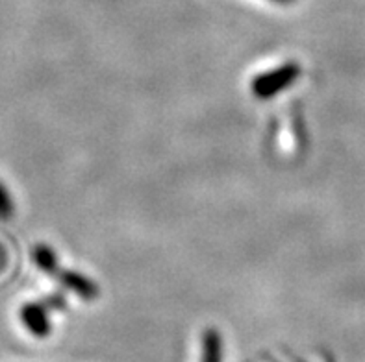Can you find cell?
I'll return each instance as SVG.
<instances>
[{"mask_svg":"<svg viewBox=\"0 0 365 362\" xmlns=\"http://www.w3.org/2000/svg\"><path fill=\"white\" fill-rule=\"evenodd\" d=\"M299 76H301V67L289 61V63L280 65V67L269 70V73L258 74L252 80V92L259 100H269V98L277 97L282 91H286L287 87H292Z\"/></svg>","mask_w":365,"mask_h":362,"instance_id":"cell-1","label":"cell"},{"mask_svg":"<svg viewBox=\"0 0 365 362\" xmlns=\"http://www.w3.org/2000/svg\"><path fill=\"white\" fill-rule=\"evenodd\" d=\"M48 311L43 302H30L24 303L19 312V318L23 321V326L32 333L36 339H46L51 335V318H48Z\"/></svg>","mask_w":365,"mask_h":362,"instance_id":"cell-2","label":"cell"},{"mask_svg":"<svg viewBox=\"0 0 365 362\" xmlns=\"http://www.w3.org/2000/svg\"><path fill=\"white\" fill-rule=\"evenodd\" d=\"M54 280L60 281V284L63 289L71 290L73 294H76L78 298L82 299H95L98 298V287L95 284V281H91L89 277H86L80 272L74 270H61L58 268L54 275Z\"/></svg>","mask_w":365,"mask_h":362,"instance_id":"cell-3","label":"cell"},{"mask_svg":"<svg viewBox=\"0 0 365 362\" xmlns=\"http://www.w3.org/2000/svg\"><path fill=\"white\" fill-rule=\"evenodd\" d=\"M32 259L34 262H36L37 268L51 275V277L58 272V268H60L58 255H56V252L48 246V244H36V247L32 250Z\"/></svg>","mask_w":365,"mask_h":362,"instance_id":"cell-4","label":"cell"},{"mask_svg":"<svg viewBox=\"0 0 365 362\" xmlns=\"http://www.w3.org/2000/svg\"><path fill=\"white\" fill-rule=\"evenodd\" d=\"M202 362H222V339L219 331L208 329L202 335Z\"/></svg>","mask_w":365,"mask_h":362,"instance_id":"cell-5","label":"cell"},{"mask_svg":"<svg viewBox=\"0 0 365 362\" xmlns=\"http://www.w3.org/2000/svg\"><path fill=\"white\" fill-rule=\"evenodd\" d=\"M15 213L14 196L9 194L8 187L0 181V220H9Z\"/></svg>","mask_w":365,"mask_h":362,"instance_id":"cell-6","label":"cell"},{"mask_svg":"<svg viewBox=\"0 0 365 362\" xmlns=\"http://www.w3.org/2000/svg\"><path fill=\"white\" fill-rule=\"evenodd\" d=\"M43 303H45L46 307L51 309V311H63L65 305H67V302H65V296L60 292L46 296V298L43 299Z\"/></svg>","mask_w":365,"mask_h":362,"instance_id":"cell-7","label":"cell"},{"mask_svg":"<svg viewBox=\"0 0 365 362\" xmlns=\"http://www.w3.org/2000/svg\"><path fill=\"white\" fill-rule=\"evenodd\" d=\"M6 266V252L0 247V270Z\"/></svg>","mask_w":365,"mask_h":362,"instance_id":"cell-8","label":"cell"},{"mask_svg":"<svg viewBox=\"0 0 365 362\" xmlns=\"http://www.w3.org/2000/svg\"><path fill=\"white\" fill-rule=\"evenodd\" d=\"M273 2H278V4H292L293 0H273Z\"/></svg>","mask_w":365,"mask_h":362,"instance_id":"cell-9","label":"cell"}]
</instances>
